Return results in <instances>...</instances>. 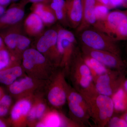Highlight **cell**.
Returning <instances> with one entry per match:
<instances>
[{"instance_id":"obj_23","label":"cell","mask_w":127,"mask_h":127,"mask_svg":"<svg viewBox=\"0 0 127 127\" xmlns=\"http://www.w3.org/2000/svg\"><path fill=\"white\" fill-rule=\"evenodd\" d=\"M82 53L84 61L91 70L93 77L94 82L98 76L106 73L111 70L96 59L84 54L82 52Z\"/></svg>"},{"instance_id":"obj_13","label":"cell","mask_w":127,"mask_h":127,"mask_svg":"<svg viewBox=\"0 0 127 127\" xmlns=\"http://www.w3.org/2000/svg\"><path fill=\"white\" fill-rule=\"evenodd\" d=\"M32 103L31 98H21L14 104L10 112L12 123L18 126L27 120L28 115Z\"/></svg>"},{"instance_id":"obj_34","label":"cell","mask_w":127,"mask_h":127,"mask_svg":"<svg viewBox=\"0 0 127 127\" xmlns=\"http://www.w3.org/2000/svg\"><path fill=\"white\" fill-rule=\"evenodd\" d=\"M97 2H100L107 6L109 9V0H96Z\"/></svg>"},{"instance_id":"obj_19","label":"cell","mask_w":127,"mask_h":127,"mask_svg":"<svg viewBox=\"0 0 127 127\" xmlns=\"http://www.w3.org/2000/svg\"><path fill=\"white\" fill-rule=\"evenodd\" d=\"M83 8V16L81 23L77 28L78 33L85 29L93 27L97 21L94 9L96 0H82Z\"/></svg>"},{"instance_id":"obj_11","label":"cell","mask_w":127,"mask_h":127,"mask_svg":"<svg viewBox=\"0 0 127 127\" xmlns=\"http://www.w3.org/2000/svg\"><path fill=\"white\" fill-rule=\"evenodd\" d=\"M81 50L83 53L96 59L110 70L124 72L126 68V64L121 56L107 51L94 50L83 45Z\"/></svg>"},{"instance_id":"obj_22","label":"cell","mask_w":127,"mask_h":127,"mask_svg":"<svg viewBox=\"0 0 127 127\" xmlns=\"http://www.w3.org/2000/svg\"><path fill=\"white\" fill-rule=\"evenodd\" d=\"M52 10L57 20L63 26H68L65 0H50L47 2Z\"/></svg>"},{"instance_id":"obj_9","label":"cell","mask_w":127,"mask_h":127,"mask_svg":"<svg viewBox=\"0 0 127 127\" xmlns=\"http://www.w3.org/2000/svg\"><path fill=\"white\" fill-rule=\"evenodd\" d=\"M65 70L55 71L52 76V80L47 95L48 102L56 109H60L67 101V84L65 80Z\"/></svg>"},{"instance_id":"obj_1","label":"cell","mask_w":127,"mask_h":127,"mask_svg":"<svg viewBox=\"0 0 127 127\" xmlns=\"http://www.w3.org/2000/svg\"><path fill=\"white\" fill-rule=\"evenodd\" d=\"M66 75L69 76L73 88L87 100L98 94L90 68L83 58L81 49L77 47Z\"/></svg>"},{"instance_id":"obj_28","label":"cell","mask_w":127,"mask_h":127,"mask_svg":"<svg viewBox=\"0 0 127 127\" xmlns=\"http://www.w3.org/2000/svg\"><path fill=\"white\" fill-rule=\"evenodd\" d=\"M34 103L35 106L37 120H40L46 113V106L42 101H36Z\"/></svg>"},{"instance_id":"obj_6","label":"cell","mask_w":127,"mask_h":127,"mask_svg":"<svg viewBox=\"0 0 127 127\" xmlns=\"http://www.w3.org/2000/svg\"><path fill=\"white\" fill-rule=\"evenodd\" d=\"M67 101L72 120L78 127L91 126V116L86 101L81 94L68 84Z\"/></svg>"},{"instance_id":"obj_10","label":"cell","mask_w":127,"mask_h":127,"mask_svg":"<svg viewBox=\"0 0 127 127\" xmlns=\"http://www.w3.org/2000/svg\"><path fill=\"white\" fill-rule=\"evenodd\" d=\"M125 79L123 72L111 70L98 76L94 83L99 94L111 97L122 85Z\"/></svg>"},{"instance_id":"obj_29","label":"cell","mask_w":127,"mask_h":127,"mask_svg":"<svg viewBox=\"0 0 127 127\" xmlns=\"http://www.w3.org/2000/svg\"><path fill=\"white\" fill-rule=\"evenodd\" d=\"M106 126L110 127H127V123L124 118L112 117Z\"/></svg>"},{"instance_id":"obj_5","label":"cell","mask_w":127,"mask_h":127,"mask_svg":"<svg viewBox=\"0 0 127 127\" xmlns=\"http://www.w3.org/2000/svg\"><path fill=\"white\" fill-rule=\"evenodd\" d=\"M82 45L94 50H102L121 56L117 42L95 28H89L79 32Z\"/></svg>"},{"instance_id":"obj_26","label":"cell","mask_w":127,"mask_h":127,"mask_svg":"<svg viewBox=\"0 0 127 127\" xmlns=\"http://www.w3.org/2000/svg\"><path fill=\"white\" fill-rule=\"evenodd\" d=\"M109 8L106 5L97 1L94 9L97 22L105 20L109 13Z\"/></svg>"},{"instance_id":"obj_35","label":"cell","mask_w":127,"mask_h":127,"mask_svg":"<svg viewBox=\"0 0 127 127\" xmlns=\"http://www.w3.org/2000/svg\"><path fill=\"white\" fill-rule=\"evenodd\" d=\"M6 10V7L0 5V17L4 12Z\"/></svg>"},{"instance_id":"obj_33","label":"cell","mask_w":127,"mask_h":127,"mask_svg":"<svg viewBox=\"0 0 127 127\" xmlns=\"http://www.w3.org/2000/svg\"><path fill=\"white\" fill-rule=\"evenodd\" d=\"M12 2V0H0V5L6 8Z\"/></svg>"},{"instance_id":"obj_36","label":"cell","mask_w":127,"mask_h":127,"mask_svg":"<svg viewBox=\"0 0 127 127\" xmlns=\"http://www.w3.org/2000/svg\"><path fill=\"white\" fill-rule=\"evenodd\" d=\"M123 87L125 89V91L127 92V79H125L123 82Z\"/></svg>"},{"instance_id":"obj_20","label":"cell","mask_w":127,"mask_h":127,"mask_svg":"<svg viewBox=\"0 0 127 127\" xmlns=\"http://www.w3.org/2000/svg\"><path fill=\"white\" fill-rule=\"evenodd\" d=\"M31 11L37 15L43 21L45 27H50L57 22L54 12L49 5L44 2L32 4Z\"/></svg>"},{"instance_id":"obj_4","label":"cell","mask_w":127,"mask_h":127,"mask_svg":"<svg viewBox=\"0 0 127 127\" xmlns=\"http://www.w3.org/2000/svg\"><path fill=\"white\" fill-rule=\"evenodd\" d=\"M85 100L88 105L91 119L95 125L98 127H106L114 112L111 97L98 94Z\"/></svg>"},{"instance_id":"obj_25","label":"cell","mask_w":127,"mask_h":127,"mask_svg":"<svg viewBox=\"0 0 127 127\" xmlns=\"http://www.w3.org/2000/svg\"><path fill=\"white\" fill-rule=\"evenodd\" d=\"M21 62L5 46L0 49V71L16 64H20Z\"/></svg>"},{"instance_id":"obj_30","label":"cell","mask_w":127,"mask_h":127,"mask_svg":"<svg viewBox=\"0 0 127 127\" xmlns=\"http://www.w3.org/2000/svg\"><path fill=\"white\" fill-rule=\"evenodd\" d=\"M28 122L30 123H34L37 120L35 106L34 103H33L31 110L28 115Z\"/></svg>"},{"instance_id":"obj_37","label":"cell","mask_w":127,"mask_h":127,"mask_svg":"<svg viewBox=\"0 0 127 127\" xmlns=\"http://www.w3.org/2000/svg\"><path fill=\"white\" fill-rule=\"evenodd\" d=\"M7 127L6 123L0 119V127Z\"/></svg>"},{"instance_id":"obj_24","label":"cell","mask_w":127,"mask_h":127,"mask_svg":"<svg viewBox=\"0 0 127 127\" xmlns=\"http://www.w3.org/2000/svg\"><path fill=\"white\" fill-rule=\"evenodd\" d=\"M111 97L113 103L114 112L120 113L127 111V92L122 85Z\"/></svg>"},{"instance_id":"obj_32","label":"cell","mask_w":127,"mask_h":127,"mask_svg":"<svg viewBox=\"0 0 127 127\" xmlns=\"http://www.w3.org/2000/svg\"><path fill=\"white\" fill-rule=\"evenodd\" d=\"M50 0H21V2H22L26 5L29 3H38V2H44L47 3Z\"/></svg>"},{"instance_id":"obj_27","label":"cell","mask_w":127,"mask_h":127,"mask_svg":"<svg viewBox=\"0 0 127 127\" xmlns=\"http://www.w3.org/2000/svg\"><path fill=\"white\" fill-rule=\"evenodd\" d=\"M12 103V99L10 95L4 94L0 98V117L7 115Z\"/></svg>"},{"instance_id":"obj_41","label":"cell","mask_w":127,"mask_h":127,"mask_svg":"<svg viewBox=\"0 0 127 127\" xmlns=\"http://www.w3.org/2000/svg\"><path fill=\"white\" fill-rule=\"evenodd\" d=\"M124 119H125V121H126V122H127V114H125V117H124Z\"/></svg>"},{"instance_id":"obj_31","label":"cell","mask_w":127,"mask_h":127,"mask_svg":"<svg viewBox=\"0 0 127 127\" xmlns=\"http://www.w3.org/2000/svg\"><path fill=\"white\" fill-rule=\"evenodd\" d=\"M109 9H113L120 6H123V0H109Z\"/></svg>"},{"instance_id":"obj_38","label":"cell","mask_w":127,"mask_h":127,"mask_svg":"<svg viewBox=\"0 0 127 127\" xmlns=\"http://www.w3.org/2000/svg\"><path fill=\"white\" fill-rule=\"evenodd\" d=\"M5 46L4 43L3 41L2 37L0 36V49L2 47H4Z\"/></svg>"},{"instance_id":"obj_12","label":"cell","mask_w":127,"mask_h":127,"mask_svg":"<svg viewBox=\"0 0 127 127\" xmlns=\"http://www.w3.org/2000/svg\"><path fill=\"white\" fill-rule=\"evenodd\" d=\"M26 5L21 1L14 3L0 17V32L21 22L25 17Z\"/></svg>"},{"instance_id":"obj_15","label":"cell","mask_w":127,"mask_h":127,"mask_svg":"<svg viewBox=\"0 0 127 127\" xmlns=\"http://www.w3.org/2000/svg\"><path fill=\"white\" fill-rule=\"evenodd\" d=\"M24 32L23 21L0 32V36L2 37L5 46L16 57L17 42L21 35Z\"/></svg>"},{"instance_id":"obj_43","label":"cell","mask_w":127,"mask_h":127,"mask_svg":"<svg viewBox=\"0 0 127 127\" xmlns=\"http://www.w3.org/2000/svg\"><path fill=\"white\" fill-rule=\"evenodd\" d=\"M124 12H125V14H126V15H127V10H126L125 11H124Z\"/></svg>"},{"instance_id":"obj_21","label":"cell","mask_w":127,"mask_h":127,"mask_svg":"<svg viewBox=\"0 0 127 127\" xmlns=\"http://www.w3.org/2000/svg\"><path fill=\"white\" fill-rule=\"evenodd\" d=\"M24 71L20 64H16L0 71V83L10 86L22 76Z\"/></svg>"},{"instance_id":"obj_42","label":"cell","mask_w":127,"mask_h":127,"mask_svg":"<svg viewBox=\"0 0 127 127\" xmlns=\"http://www.w3.org/2000/svg\"><path fill=\"white\" fill-rule=\"evenodd\" d=\"M18 0H12V2H15Z\"/></svg>"},{"instance_id":"obj_16","label":"cell","mask_w":127,"mask_h":127,"mask_svg":"<svg viewBox=\"0 0 127 127\" xmlns=\"http://www.w3.org/2000/svg\"><path fill=\"white\" fill-rule=\"evenodd\" d=\"M67 18L68 26L76 29L83 16L82 0H65Z\"/></svg>"},{"instance_id":"obj_7","label":"cell","mask_w":127,"mask_h":127,"mask_svg":"<svg viewBox=\"0 0 127 127\" xmlns=\"http://www.w3.org/2000/svg\"><path fill=\"white\" fill-rule=\"evenodd\" d=\"M35 48L43 54L57 67L60 66L61 58L58 50V31L56 27L45 30L36 37Z\"/></svg>"},{"instance_id":"obj_18","label":"cell","mask_w":127,"mask_h":127,"mask_svg":"<svg viewBox=\"0 0 127 127\" xmlns=\"http://www.w3.org/2000/svg\"><path fill=\"white\" fill-rule=\"evenodd\" d=\"M37 80L28 76L21 78L9 86V92L12 95L19 96L30 93L36 88Z\"/></svg>"},{"instance_id":"obj_2","label":"cell","mask_w":127,"mask_h":127,"mask_svg":"<svg viewBox=\"0 0 127 127\" xmlns=\"http://www.w3.org/2000/svg\"><path fill=\"white\" fill-rule=\"evenodd\" d=\"M22 63L28 76L39 80L51 77L57 67L35 48H29L23 52Z\"/></svg>"},{"instance_id":"obj_40","label":"cell","mask_w":127,"mask_h":127,"mask_svg":"<svg viewBox=\"0 0 127 127\" xmlns=\"http://www.w3.org/2000/svg\"><path fill=\"white\" fill-rule=\"evenodd\" d=\"M123 6L127 7V0H123Z\"/></svg>"},{"instance_id":"obj_17","label":"cell","mask_w":127,"mask_h":127,"mask_svg":"<svg viewBox=\"0 0 127 127\" xmlns=\"http://www.w3.org/2000/svg\"><path fill=\"white\" fill-rule=\"evenodd\" d=\"M23 27L26 35L36 38L45 31V26L39 16L31 12L23 21Z\"/></svg>"},{"instance_id":"obj_14","label":"cell","mask_w":127,"mask_h":127,"mask_svg":"<svg viewBox=\"0 0 127 127\" xmlns=\"http://www.w3.org/2000/svg\"><path fill=\"white\" fill-rule=\"evenodd\" d=\"M78 127L72 120H68L62 113L56 109L48 111L38 123L37 127Z\"/></svg>"},{"instance_id":"obj_39","label":"cell","mask_w":127,"mask_h":127,"mask_svg":"<svg viewBox=\"0 0 127 127\" xmlns=\"http://www.w3.org/2000/svg\"><path fill=\"white\" fill-rule=\"evenodd\" d=\"M4 94V93H3L2 89L0 87V98H1Z\"/></svg>"},{"instance_id":"obj_8","label":"cell","mask_w":127,"mask_h":127,"mask_svg":"<svg viewBox=\"0 0 127 127\" xmlns=\"http://www.w3.org/2000/svg\"><path fill=\"white\" fill-rule=\"evenodd\" d=\"M58 31L57 47L61 63L59 67L67 72L77 46L76 39L74 34L62 25L57 26Z\"/></svg>"},{"instance_id":"obj_3","label":"cell","mask_w":127,"mask_h":127,"mask_svg":"<svg viewBox=\"0 0 127 127\" xmlns=\"http://www.w3.org/2000/svg\"><path fill=\"white\" fill-rule=\"evenodd\" d=\"M93 27L117 42L127 40V16L124 11L109 12L105 20L97 22Z\"/></svg>"}]
</instances>
